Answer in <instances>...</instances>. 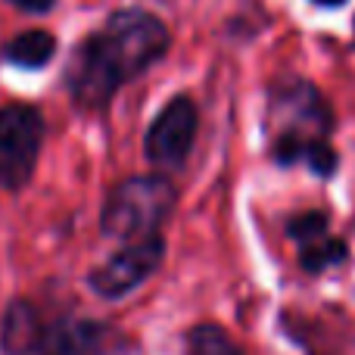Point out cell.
<instances>
[{
	"label": "cell",
	"instance_id": "6da1fadb",
	"mask_svg": "<svg viewBox=\"0 0 355 355\" xmlns=\"http://www.w3.org/2000/svg\"><path fill=\"white\" fill-rule=\"evenodd\" d=\"M172 35L166 22L147 10H119L103 28L87 35L75 47L66 69V85L75 103L103 110L122 85L144 75L166 56Z\"/></svg>",
	"mask_w": 355,
	"mask_h": 355
},
{
	"label": "cell",
	"instance_id": "7a4b0ae2",
	"mask_svg": "<svg viewBox=\"0 0 355 355\" xmlns=\"http://www.w3.org/2000/svg\"><path fill=\"white\" fill-rule=\"evenodd\" d=\"M265 128L277 166H309L318 178H331L340 168V156L331 147L334 110L312 81L277 78L268 91Z\"/></svg>",
	"mask_w": 355,
	"mask_h": 355
},
{
	"label": "cell",
	"instance_id": "3957f363",
	"mask_svg": "<svg viewBox=\"0 0 355 355\" xmlns=\"http://www.w3.org/2000/svg\"><path fill=\"white\" fill-rule=\"evenodd\" d=\"M175 200L178 190L166 175H135L110 190L100 227L106 237H119L125 243L159 234V227L172 215Z\"/></svg>",
	"mask_w": 355,
	"mask_h": 355
},
{
	"label": "cell",
	"instance_id": "277c9868",
	"mask_svg": "<svg viewBox=\"0 0 355 355\" xmlns=\"http://www.w3.org/2000/svg\"><path fill=\"white\" fill-rule=\"evenodd\" d=\"M44 144V119L35 106L10 103L0 110V187L19 190L28 184Z\"/></svg>",
	"mask_w": 355,
	"mask_h": 355
},
{
	"label": "cell",
	"instance_id": "5b68a950",
	"mask_svg": "<svg viewBox=\"0 0 355 355\" xmlns=\"http://www.w3.org/2000/svg\"><path fill=\"white\" fill-rule=\"evenodd\" d=\"M166 259V240L162 234H150L141 240H128L116 256H110L100 268L91 271L87 284L103 300H122L131 290H137L147 277L156 275V268Z\"/></svg>",
	"mask_w": 355,
	"mask_h": 355
},
{
	"label": "cell",
	"instance_id": "8992f818",
	"mask_svg": "<svg viewBox=\"0 0 355 355\" xmlns=\"http://www.w3.org/2000/svg\"><path fill=\"white\" fill-rule=\"evenodd\" d=\"M41 355H131L128 334L110 321L66 315L44 324V337L37 346Z\"/></svg>",
	"mask_w": 355,
	"mask_h": 355
},
{
	"label": "cell",
	"instance_id": "52a82bcc",
	"mask_svg": "<svg viewBox=\"0 0 355 355\" xmlns=\"http://www.w3.org/2000/svg\"><path fill=\"white\" fill-rule=\"evenodd\" d=\"M196 128H200V116H196L193 100L187 94H178V97L168 100L166 110L150 125L147 141H144L147 159L153 166L166 168V172L181 168L187 162L190 150H193Z\"/></svg>",
	"mask_w": 355,
	"mask_h": 355
},
{
	"label": "cell",
	"instance_id": "ba28073f",
	"mask_svg": "<svg viewBox=\"0 0 355 355\" xmlns=\"http://www.w3.org/2000/svg\"><path fill=\"white\" fill-rule=\"evenodd\" d=\"M287 234L300 246V265L309 275H321V271L346 262V256H349L346 240L331 237V231H327V212H318V209L293 215L287 221Z\"/></svg>",
	"mask_w": 355,
	"mask_h": 355
},
{
	"label": "cell",
	"instance_id": "9c48e42d",
	"mask_svg": "<svg viewBox=\"0 0 355 355\" xmlns=\"http://www.w3.org/2000/svg\"><path fill=\"white\" fill-rule=\"evenodd\" d=\"M44 337V321L37 315V309L28 300L10 302V309L3 312L0 321V346L6 355H31L37 352Z\"/></svg>",
	"mask_w": 355,
	"mask_h": 355
},
{
	"label": "cell",
	"instance_id": "30bf717a",
	"mask_svg": "<svg viewBox=\"0 0 355 355\" xmlns=\"http://www.w3.org/2000/svg\"><path fill=\"white\" fill-rule=\"evenodd\" d=\"M53 53H56V37L44 28L22 31V35H16L3 47V60L12 62V66H22V69L47 66V62L53 60Z\"/></svg>",
	"mask_w": 355,
	"mask_h": 355
},
{
	"label": "cell",
	"instance_id": "8fae6325",
	"mask_svg": "<svg viewBox=\"0 0 355 355\" xmlns=\"http://www.w3.org/2000/svg\"><path fill=\"white\" fill-rule=\"evenodd\" d=\"M187 355H243L218 324H196L187 334Z\"/></svg>",
	"mask_w": 355,
	"mask_h": 355
},
{
	"label": "cell",
	"instance_id": "7c38bea8",
	"mask_svg": "<svg viewBox=\"0 0 355 355\" xmlns=\"http://www.w3.org/2000/svg\"><path fill=\"white\" fill-rule=\"evenodd\" d=\"M10 3L25 12H47V10H53L56 0H10Z\"/></svg>",
	"mask_w": 355,
	"mask_h": 355
},
{
	"label": "cell",
	"instance_id": "4fadbf2b",
	"mask_svg": "<svg viewBox=\"0 0 355 355\" xmlns=\"http://www.w3.org/2000/svg\"><path fill=\"white\" fill-rule=\"evenodd\" d=\"M312 3H318V6H340V3H346V0H312Z\"/></svg>",
	"mask_w": 355,
	"mask_h": 355
}]
</instances>
